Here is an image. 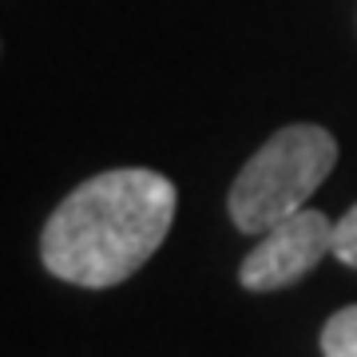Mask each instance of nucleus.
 I'll use <instances>...</instances> for the list:
<instances>
[{
  "label": "nucleus",
  "instance_id": "f257e3e1",
  "mask_svg": "<svg viewBox=\"0 0 357 357\" xmlns=\"http://www.w3.org/2000/svg\"><path fill=\"white\" fill-rule=\"evenodd\" d=\"M175 183L151 167L84 178L40 230V262L79 290H112L151 262L175 222Z\"/></svg>",
  "mask_w": 357,
  "mask_h": 357
},
{
  "label": "nucleus",
  "instance_id": "f03ea898",
  "mask_svg": "<svg viewBox=\"0 0 357 357\" xmlns=\"http://www.w3.org/2000/svg\"><path fill=\"white\" fill-rule=\"evenodd\" d=\"M337 139L318 123H286L258 147L234 175L227 195L230 222L243 234H262L302 211L306 199L330 178Z\"/></svg>",
  "mask_w": 357,
  "mask_h": 357
},
{
  "label": "nucleus",
  "instance_id": "7ed1b4c3",
  "mask_svg": "<svg viewBox=\"0 0 357 357\" xmlns=\"http://www.w3.org/2000/svg\"><path fill=\"white\" fill-rule=\"evenodd\" d=\"M333 227L337 222H330L314 206H302L290 218L274 222L258 234V246L243 258L238 286L250 294H274L306 278L321 258L333 255Z\"/></svg>",
  "mask_w": 357,
  "mask_h": 357
},
{
  "label": "nucleus",
  "instance_id": "20e7f679",
  "mask_svg": "<svg viewBox=\"0 0 357 357\" xmlns=\"http://www.w3.org/2000/svg\"><path fill=\"white\" fill-rule=\"evenodd\" d=\"M321 357H357V306H345L333 318H326Z\"/></svg>",
  "mask_w": 357,
  "mask_h": 357
},
{
  "label": "nucleus",
  "instance_id": "39448f33",
  "mask_svg": "<svg viewBox=\"0 0 357 357\" xmlns=\"http://www.w3.org/2000/svg\"><path fill=\"white\" fill-rule=\"evenodd\" d=\"M333 258L345 262L349 270H357V203L337 218L333 227Z\"/></svg>",
  "mask_w": 357,
  "mask_h": 357
}]
</instances>
